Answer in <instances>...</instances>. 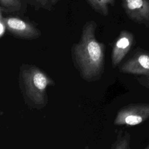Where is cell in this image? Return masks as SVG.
I'll return each mask as SVG.
<instances>
[{
  "label": "cell",
  "instance_id": "obj_5",
  "mask_svg": "<svg viewBox=\"0 0 149 149\" xmlns=\"http://www.w3.org/2000/svg\"><path fill=\"white\" fill-rule=\"evenodd\" d=\"M127 16L149 28V0H120Z\"/></svg>",
  "mask_w": 149,
  "mask_h": 149
},
{
  "label": "cell",
  "instance_id": "obj_2",
  "mask_svg": "<svg viewBox=\"0 0 149 149\" xmlns=\"http://www.w3.org/2000/svg\"><path fill=\"white\" fill-rule=\"evenodd\" d=\"M19 84L26 103L37 109L48 103L47 88L54 80L42 69L30 64H22L19 69Z\"/></svg>",
  "mask_w": 149,
  "mask_h": 149
},
{
  "label": "cell",
  "instance_id": "obj_15",
  "mask_svg": "<svg viewBox=\"0 0 149 149\" xmlns=\"http://www.w3.org/2000/svg\"><path fill=\"white\" fill-rule=\"evenodd\" d=\"M144 149H149V144L144 148Z\"/></svg>",
  "mask_w": 149,
  "mask_h": 149
},
{
  "label": "cell",
  "instance_id": "obj_6",
  "mask_svg": "<svg viewBox=\"0 0 149 149\" xmlns=\"http://www.w3.org/2000/svg\"><path fill=\"white\" fill-rule=\"evenodd\" d=\"M123 73L149 75V52L141 49L136 51L119 67Z\"/></svg>",
  "mask_w": 149,
  "mask_h": 149
},
{
  "label": "cell",
  "instance_id": "obj_11",
  "mask_svg": "<svg viewBox=\"0 0 149 149\" xmlns=\"http://www.w3.org/2000/svg\"><path fill=\"white\" fill-rule=\"evenodd\" d=\"M33 1V5L36 9L39 8L44 9L45 10L51 11L52 9V5L48 2V0H31Z\"/></svg>",
  "mask_w": 149,
  "mask_h": 149
},
{
  "label": "cell",
  "instance_id": "obj_1",
  "mask_svg": "<svg viewBox=\"0 0 149 149\" xmlns=\"http://www.w3.org/2000/svg\"><path fill=\"white\" fill-rule=\"evenodd\" d=\"M97 27L94 20L86 22L82 27L80 40L71 47L73 65L87 81L98 80L104 71L105 45L96 38Z\"/></svg>",
  "mask_w": 149,
  "mask_h": 149
},
{
  "label": "cell",
  "instance_id": "obj_8",
  "mask_svg": "<svg viewBox=\"0 0 149 149\" xmlns=\"http://www.w3.org/2000/svg\"><path fill=\"white\" fill-rule=\"evenodd\" d=\"M97 13L103 16L109 15V6H113L115 0H85Z\"/></svg>",
  "mask_w": 149,
  "mask_h": 149
},
{
  "label": "cell",
  "instance_id": "obj_3",
  "mask_svg": "<svg viewBox=\"0 0 149 149\" xmlns=\"http://www.w3.org/2000/svg\"><path fill=\"white\" fill-rule=\"evenodd\" d=\"M148 118L149 104H131L122 107L117 112L114 124L134 126L144 122Z\"/></svg>",
  "mask_w": 149,
  "mask_h": 149
},
{
  "label": "cell",
  "instance_id": "obj_9",
  "mask_svg": "<svg viewBox=\"0 0 149 149\" xmlns=\"http://www.w3.org/2000/svg\"><path fill=\"white\" fill-rule=\"evenodd\" d=\"M130 139V134L129 132L120 131L118 134L116 140L112 144L111 149H131Z\"/></svg>",
  "mask_w": 149,
  "mask_h": 149
},
{
  "label": "cell",
  "instance_id": "obj_7",
  "mask_svg": "<svg viewBox=\"0 0 149 149\" xmlns=\"http://www.w3.org/2000/svg\"><path fill=\"white\" fill-rule=\"evenodd\" d=\"M134 34L126 30H122L115 39L111 51V63L116 68L123 59L134 43Z\"/></svg>",
  "mask_w": 149,
  "mask_h": 149
},
{
  "label": "cell",
  "instance_id": "obj_13",
  "mask_svg": "<svg viewBox=\"0 0 149 149\" xmlns=\"http://www.w3.org/2000/svg\"><path fill=\"white\" fill-rule=\"evenodd\" d=\"M137 80L139 84L149 90V75L143 76L137 78Z\"/></svg>",
  "mask_w": 149,
  "mask_h": 149
},
{
  "label": "cell",
  "instance_id": "obj_14",
  "mask_svg": "<svg viewBox=\"0 0 149 149\" xmlns=\"http://www.w3.org/2000/svg\"><path fill=\"white\" fill-rule=\"evenodd\" d=\"M48 1L52 6H54L56 4H57L59 1H61L62 0H48Z\"/></svg>",
  "mask_w": 149,
  "mask_h": 149
},
{
  "label": "cell",
  "instance_id": "obj_12",
  "mask_svg": "<svg viewBox=\"0 0 149 149\" xmlns=\"http://www.w3.org/2000/svg\"><path fill=\"white\" fill-rule=\"evenodd\" d=\"M7 31L6 23L5 17L3 16V12L0 11V38H2Z\"/></svg>",
  "mask_w": 149,
  "mask_h": 149
},
{
  "label": "cell",
  "instance_id": "obj_10",
  "mask_svg": "<svg viewBox=\"0 0 149 149\" xmlns=\"http://www.w3.org/2000/svg\"><path fill=\"white\" fill-rule=\"evenodd\" d=\"M21 7V0H0V11L3 13L18 11Z\"/></svg>",
  "mask_w": 149,
  "mask_h": 149
},
{
  "label": "cell",
  "instance_id": "obj_4",
  "mask_svg": "<svg viewBox=\"0 0 149 149\" xmlns=\"http://www.w3.org/2000/svg\"><path fill=\"white\" fill-rule=\"evenodd\" d=\"M7 31L16 38L32 40L38 38L41 31L32 23L17 16L5 17Z\"/></svg>",
  "mask_w": 149,
  "mask_h": 149
}]
</instances>
